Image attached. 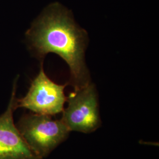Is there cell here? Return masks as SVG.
Segmentation results:
<instances>
[{
	"label": "cell",
	"instance_id": "6da1fadb",
	"mask_svg": "<svg viewBox=\"0 0 159 159\" xmlns=\"http://www.w3.org/2000/svg\"><path fill=\"white\" fill-rule=\"evenodd\" d=\"M26 35L39 58L42 59L53 52L66 61L71 71L70 83L74 90L90 83L84 58L87 33L77 25L71 13L66 8L58 3L51 4Z\"/></svg>",
	"mask_w": 159,
	"mask_h": 159
},
{
	"label": "cell",
	"instance_id": "7a4b0ae2",
	"mask_svg": "<svg viewBox=\"0 0 159 159\" xmlns=\"http://www.w3.org/2000/svg\"><path fill=\"white\" fill-rule=\"evenodd\" d=\"M16 126L29 147L42 159L65 141L70 132L61 120L39 114L24 115Z\"/></svg>",
	"mask_w": 159,
	"mask_h": 159
},
{
	"label": "cell",
	"instance_id": "3957f363",
	"mask_svg": "<svg viewBox=\"0 0 159 159\" xmlns=\"http://www.w3.org/2000/svg\"><path fill=\"white\" fill-rule=\"evenodd\" d=\"M66 101L68 106L63 110L60 120L70 131L90 133L101 126L98 94L94 84L74 90Z\"/></svg>",
	"mask_w": 159,
	"mask_h": 159
},
{
	"label": "cell",
	"instance_id": "277c9868",
	"mask_svg": "<svg viewBox=\"0 0 159 159\" xmlns=\"http://www.w3.org/2000/svg\"><path fill=\"white\" fill-rule=\"evenodd\" d=\"M68 84H57L45 74L43 67L31 83L26 96L16 99L17 108L29 109L34 113L53 116L63 112L67 97L64 89Z\"/></svg>",
	"mask_w": 159,
	"mask_h": 159
},
{
	"label": "cell",
	"instance_id": "5b68a950",
	"mask_svg": "<svg viewBox=\"0 0 159 159\" xmlns=\"http://www.w3.org/2000/svg\"><path fill=\"white\" fill-rule=\"evenodd\" d=\"M16 91V81L8 108L0 116V159H43L29 147L14 123Z\"/></svg>",
	"mask_w": 159,
	"mask_h": 159
}]
</instances>
